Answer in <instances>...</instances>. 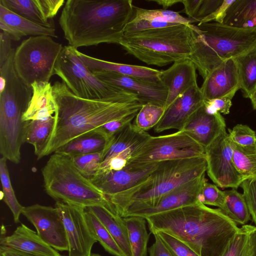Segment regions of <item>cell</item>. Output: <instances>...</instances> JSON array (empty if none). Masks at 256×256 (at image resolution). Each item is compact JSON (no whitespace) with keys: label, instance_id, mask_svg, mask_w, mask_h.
Here are the masks:
<instances>
[{"label":"cell","instance_id":"obj_1","mask_svg":"<svg viewBox=\"0 0 256 256\" xmlns=\"http://www.w3.org/2000/svg\"><path fill=\"white\" fill-rule=\"evenodd\" d=\"M53 94L58 110L54 129L44 156L72 140L112 120L138 112L144 103L130 92L104 99H86L74 94L64 82H56Z\"/></svg>","mask_w":256,"mask_h":256},{"label":"cell","instance_id":"obj_2","mask_svg":"<svg viewBox=\"0 0 256 256\" xmlns=\"http://www.w3.org/2000/svg\"><path fill=\"white\" fill-rule=\"evenodd\" d=\"M145 219L151 233H168L199 256H222L240 228L220 208H210L199 201Z\"/></svg>","mask_w":256,"mask_h":256},{"label":"cell","instance_id":"obj_3","mask_svg":"<svg viewBox=\"0 0 256 256\" xmlns=\"http://www.w3.org/2000/svg\"><path fill=\"white\" fill-rule=\"evenodd\" d=\"M134 11L132 0H68L59 24L68 46L76 48L118 44Z\"/></svg>","mask_w":256,"mask_h":256},{"label":"cell","instance_id":"obj_4","mask_svg":"<svg viewBox=\"0 0 256 256\" xmlns=\"http://www.w3.org/2000/svg\"><path fill=\"white\" fill-rule=\"evenodd\" d=\"M206 167L205 156L160 162L144 182L106 197L116 212L125 218L153 206L164 196L201 176L206 174Z\"/></svg>","mask_w":256,"mask_h":256},{"label":"cell","instance_id":"obj_5","mask_svg":"<svg viewBox=\"0 0 256 256\" xmlns=\"http://www.w3.org/2000/svg\"><path fill=\"white\" fill-rule=\"evenodd\" d=\"M192 24L125 34L119 44L127 52L148 65L163 66L189 59L196 38Z\"/></svg>","mask_w":256,"mask_h":256},{"label":"cell","instance_id":"obj_6","mask_svg":"<svg viewBox=\"0 0 256 256\" xmlns=\"http://www.w3.org/2000/svg\"><path fill=\"white\" fill-rule=\"evenodd\" d=\"M0 73L6 80V88L0 93V153L2 157L18 164L25 142L26 122L22 118L31 100L32 89L18 76L13 58L0 64Z\"/></svg>","mask_w":256,"mask_h":256},{"label":"cell","instance_id":"obj_7","mask_svg":"<svg viewBox=\"0 0 256 256\" xmlns=\"http://www.w3.org/2000/svg\"><path fill=\"white\" fill-rule=\"evenodd\" d=\"M196 38L189 60L204 79L226 60L256 44V30L241 29L216 22L196 26Z\"/></svg>","mask_w":256,"mask_h":256},{"label":"cell","instance_id":"obj_8","mask_svg":"<svg viewBox=\"0 0 256 256\" xmlns=\"http://www.w3.org/2000/svg\"><path fill=\"white\" fill-rule=\"evenodd\" d=\"M42 173L46 194L56 202L83 208L110 204L106 196L78 171L68 156L54 153Z\"/></svg>","mask_w":256,"mask_h":256},{"label":"cell","instance_id":"obj_9","mask_svg":"<svg viewBox=\"0 0 256 256\" xmlns=\"http://www.w3.org/2000/svg\"><path fill=\"white\" fill-rule=\"evenodd\" d=\"M61 44L52 37L33 36L24 40L14 51V66L20 80L32 86L34 82H49L62 51Z\"/></svg>","mask_w":256,"mask_h":256},{"label":"cell","instance_id":"obj_10","mask_svg":"<svg viewBox=\"0 0 256 256\" xmlns=\"http://www.w3.org/2000/svg\"><path fill=\"white\" fill-rule=\"evenodd\" d=\"M77 48L64 46L54 69L58 75L76 96L86 99H104L130 91L102 81L82 62Z\"/></svg>","mask_w":256,"mask_h":256},{"label":"cell","instance_id":"obj_11","mask_svg":"<svg viewBox=\"0 0 256 256\" xmlns=\"http://www.w3.org/2000/svg\"><path fill=\"white\" fill-rule=\"evenodd\" d=\"M200 156H205V148L180 130L168 134L151 136L128 164L142 166Z\"/></svg>","mask_w":256,"mask_h":256},{"label":"cell","instance_id":"obj_12","mask_svg":"<svg viewBox=\"0 0 256 256\" xmlns=\"http://www.w3.org/2000/svg\"><path fill=\"white\" fill-rule=\"evenodd\" d=\"M233 148L226 130L205 148L207 174L222 188H238L244 180L233 162Z\"/></svg>","mask_w":256,"mask_h":256},{"label":"cell","instance_id":"obj_13","mask_svg":"<svg viewBox=\"0 0 256 256\" xmlns=\"http://www.w3.org/2000/svg\"><path fill=\"white\" fill-rule=\"evenodd\" d=\"M22 214L34 225L37 234L46 243L57 250H68L64 226L56 206L39 204L24 206Z\"/></svg>","mask_w":256,"mask_h":256},{"label":"cell","instance_id":"obj_14","mask_svg":"<svg viewBox=\"0 0 256 256\" xmlns=\"http://www.w3.org/2000/svg\"><path fill=\"white\" fill-rule=\"evenodd\" d=\"M56 207L62 217L68 242V256H90L97 242L92 234L84 216L85 208L57 201Z\"/></svg>","mask_w":256,"mask_h":256},{"label":"cell","instance_id":"obj_15","mask_svg":"<svg viewBox=\"0 0 256 256\" xmlns=\"http://www.w3.org/2000/svg\"><path fill=\"white\" fill-rule=\"evenodd\" d=\"M90 71L103 82L137 94L144 104L165 108L168 90L161 81H152L104 70Z\"/></svg>","mask_w":256,"mask_h":256},{"label":"cell","instance_id":"obj_16","mask_svg":"<svg viewBox=\"0 0 256 256\" xmlns=\"http://www.w3.org/2000/svg\"><path fill=\"white\" fill-rule=\"evenodd\" d=\"M157 164L142 166L128 164L120 170L98 172L89 179L106 196L115 194L145 180Z\"/></svg>","mask_w":256,"mask_h":256},{"label":"cell","instance_id":"obj_17","mask_svg":"<svg viewBox=\"0 0 256 256\" xmlns=\"http://www.w3.org/2000/svg\"><path fill=\"white\" fill-rule=\"evenodd\" d=\"M204 100L198 83L194 84L176 98L166 109L158 124L156 132L176 129L180 130L190 117L204 104Z\"/></svg>","mask_w":256,"mask_h":256},{"label":"cell","instance_id":"obj_18","mask_svg":"<svg viewBox=\"0 0 256 256\" xmlns=\"http://www.w3.org/2000/svg\"><path fill=\"white\" fill-rule=\"evenodd\" d=\"M205 176L206 174L180 186L160 198L153 206L133 212L126 217L136 216L146 218L152 215L196 203L203 184L207 180Z\"/></svg>","mask_w":256,"mask_h":256},{"label":"cell","instance_id":"obj_19","mask_svg":"<svg viewBox=\"0 0 256 256\" xmlns=\"http://www.w3.org/2000/svg\"><path fill=\"white\" fill-rule=\"evenodd\" d=\"M200 89L204 100L234 96L240 84L234 58L226 60L212 71L204 79Z\"/></svg>","mask_w":256,"mask_h":256},{"label":"cell","instance_id":"obj_20","mask_svg":"<svg viewBox=\"0 0 256 256\" xmlns=\"http://www.w3.org/2000/svg\"><path fill=\"white\" fill-rule=\"evenodd\" d=\"M226 127L221 114H208L203 105L190 117L182 130L206 148L226 130Z\"/></svg>","mask_w":256,"mask_h":256},{"label":"cell","instance_id":"obj_21","mask_svg":"<svg viewBox=\"0 0 256 256\" xmlns=\"http://www.w3.org/2000/svg\"><path fill=\"white\" fill-rule=\"evenodd\" d=\"M150 135L130 123L108 140L102 151V162L115 156H120L129 162Z\"/></svg>","mask_w":256,"mask_h":256},{"label":"cell","instance_id":"obj_22","mask_svg":"<svg viewBox=\"0 0 256 256\" xmlns=\"http://www.w3.org/2000/svg\"><path fill=\"white\" fill-rule=\"evenodd\" d=\"M196 68L189 59L174 62L166 70H160V80L168 88L165 108L194 84H197Z\"/></svg>","mask_w":256,"mask_h":256},{"label":"cell","instance_id":"obj_23","mask_svg":"<svg viewBox=\"0 0 256 256\" xmlns=\"http://www.w3.org/2000/svg\"><path fill=\"white\" fill-rule=\"evenodd\" d=\"M0 246L34 254L59 256L60 254L46 243L36 232L24 224L18 226L9 236H1Z\"/></svg>","mask_w":256,"mask_h":256},{"label":"cell","instance_id":"obj_24","mask_svg":"<svg viewBox=\"0 0 256 256\" xmlns=\"http://www.w3.org/2000/svg\"><path fill=\"white\" fill-rule=\"evenodd\" d=\"M32 95L22 116L24 122L44 120L55 116L58 106L50 82H34L32 84Z\"/></svg>","mask_w":256,"mask_h":256},{"label":"cell","instance_id":"obj_25","mask_svg":"<svg viewBox=\"0 0 256 256\" xmlns=\"http://www.w3.org/2000/svg\"><path fill=\"white\" fill-rule=\"evenodd\" d=\"M76 54L90 70H104L148 80L160 82V70L144 66L106 61L84 54L78 50Z\"/></svg>","mask_w":256,"mask_h":256},{"label":"cell","instance_id":"obj_26","mask_svg":"<svg viewBox=\"0 0 256 256\" xmlns=\"http://www.w3.org/2000/svg\"><path fill=\"white\" fill-rule=\"evenodd\" d=\"M104 225L124 256H132L128 232L123 218L110 203L106 206H96L86 208Z\"/></svg>","mask_w":256,"mask_h":256},{"label":"cell","instance_id":"obj_27","mask_svg":"<svg viewBox=\"0 0 256 256\" xmlns=\"http://www.w3.org/2000/svg\"><path fill=\"white\" fill-rule=\"evenodd\" d=\"M56 124V116L44 120L26 122L25 142L32 144L38 160L44 156Z\"/></svg>","mask_w":256,"mask_h":256},{"label":"cell","instance_id":"obj_28","mask_svg":"<svg viewBox=\"0 0 256 256\" xmlns=\"http://www.w3.org/2000/svg\"><path fill=\"white\" fill-rule=\"evenodd\" d=\"M107 143L108 140L102 134L93 130L72 140L58 148L54 153L72 157L102 152Z\"/></svg>","mask_w":256,"mask_h":256},{"label":"cell","instance_id":"obj_29","mask_svg":"<svg viewBox=\"0 0 256 256\" xmlns=\"http://www.w3.org/2000/svg\"><path fill=\"white\" fill-rule=\"evenodd\" d=\"M0 21L14 28L23 36L56 37L54 24L44 25L31 21L10 10L0 4Z\"/></svg>","mask_w":256,"mask_h":256},{"label":"cell","instance_id":"obj_30","mask_svg":"<svg viewBox=\"0 0 256 256\" xmlns=\"http://www.w3.org/2000/svg\"><path fill=\"white\" fill-rule=\"evenodd\" d=\"M222 24L238 28L256 30V0H235L228 9Z\"/></svg>","mask_w":256,"mask_h":256},{"label":"cell","instance_id":"obj_31","mask_svg":"<svg viewBox=\"0 0 256 256\" xmlns=\"http://www.w3.org/2000/svg\"><path fill=\"white\" fill-rule=\"evenodd\" d=\"M233 58L243 96L249 98L256 87V44Z\"/></svg>","mask_w":256,"mask_h":256},{"label":"cell","instance_id":"obj_32","mask_svg":"<svg viewBox=\"0 0 256 256\" xmlns=\"http://www.w3.org/2000/svg\"><path fill=\"white\" fill-rule=\"evenodd\" d=\"M128 232L132 256H146L149 234L146 228V220L131 216L123 218Z\"/></svg>","mask_w":256,"mask_h":256},{"label":"cell","instance_id":"obj_33","mask_svg":"<svg viewBox=\"0 0 256 256\" xmlns=\"http://www.w3.org/2000/svg\"><path fill=\"white\" fill-rule=\"evenodd\" d=\"M233 162L244 180L256 179V142L242 146L232 142Z\"/></svg>","mask_w":256,"mask_h":256},{"label":"cell","instance_id":"obj_34","mask_svg":"<svg viewBox=\"0 0 256 256\" xmlns=\"http://www.w3.org/2000/svg\"><path fill=\"white\" fill-rule=\"evenodd\" d=\"M226 202L222 212L236 224H246L250 220L251 216L242 194L235 188L224 190Z\"/></svg>","mask_w":256,"mask_h":256},{"label":"cell","instance_id":"obj_35","mask_svg":"<svg viewBox=\"0 0 256 256\" xmlns=\"http://www.w3.org/2000/svg\"><path fill=\"white\" fill-rule=\"evenodd\" d=\"M84 216L92 234L107 252L114 256H124L104 225L86 208Z\"/></svg>","mask_w":256,"mask_h":256},{"label":"cell","instance_id":"obj_36","mask_svg":"<svg viewBox=\"0 0 256 256\" xmlns=\"http://www.w3.org/2000/svg\"><path fill=\"white\" fill-rule=\"evenodd\" d=\"M6 160L4 157L0 159V177L2 192V198L12 212L14 222L18 223L24 206L20 204L15 195L10 180Z\"/></svg>","mask_w":256,"mask_h":256},{"label":"cell","instance_id":"obj_37","mask_svg":"<svg viewBox=\"0 0 256 256\" xmlns=\"http://www.w3.org/2000/svg\"><path fill=\"white\" fill-rule=\"evenodd\" d=\"M0 4L12 12L44 25L52 24L43 17L37 0H0Z\"/></svg>","mask_w":256,"mask_h":256},{"label":"cell","instance_id":"obj_38","mask_svg":"<svg viewBox=\"0 0 256 256\" xmlns=\"http://www.w3.org/2000/svg\"><path fill=\"white\" fill-rule=\"evenodd\" d=\"M132 19L156 20L174 24H192L190 18H186L178 12L166 9L148 10L134 6V11Z\"/></svg>","mask_w":256,"mask_h":256},{"label":"cell","instance_id":"obj_39","mask_svg":"<svg viewBox=\"0 0 256 256\" xmlns=\"http://www.w3.org/2000/svg\"><path fill=\"white\" fill-rule=\"evenodd\" d=\"M165 110L164 107L144 104L138 112L134 124L140 130L146 132L158 124Z\"/></svg>","mask_w":256,"mask_h":256},{"label":"cell","instance_id":"obj_40","mask_svg":"<svg viewBox=\"0 0 256 256\" xmlns=\"http://www.w3.org/2000/svg\"><path fill=\"white\" fill-rule=\"evenodd\" d=\"M102 152L70 157L78 171L87 178L94 176L99 170L102 160Z\"/></svg>","mask_w":256,"mask_h":256},{"label":"cell","instance_id":"obj_41","mask_svg":"<svg viewBox=\"0 0 256 256\" xmlns=\"http://www.w3.org/2000/svg\"><path fill=\"white\" fill-rule=\"evenodd\" d=\"M224 190H220L218 186L208 182L204 183L198 196V200L205 205L212 206L222 209L226 202Z\"/></svg>","mask_w":256,"mask_h":256},{"label":"cell","instance_id":"obj_42","mask_svg":"<svg viewBox=\"0 0 256 256\" xmlns=\"http://www.w3.org/2000/svg\"><path fill=\"white\" fill-rule=\"evenodd\" d=\"M222 256H248V235L244 226L230 240Z\"/></svg>","mask_w":256,"mask_h":256},{"label":"cell","instance_id":"obj_43","mask_svg":"<svg viewBox=\"0 0 256 256\" xmlns=\"http://www.w3.org/2000/svg\"><path fill=\"white\" fill-rule=\"evenodd\" d=\"M156 234H158L172 256H199L186 244L176 238L163 232Z\"/></svg>","mask_w":256,"mask_h":256},{"label":"cell","instance_id":"obj_44","mask_svg":"<svg viewBox=\"0 0 256 256\" xmlns=\"http://www.w3.org/2000/svg\"><path fill=\"white\" fill-rule=\"evenodd\" d=\"M228 138L234 144L242 146L253 145L256 142V132L247 125L238 124L228 129Z\"/></svg>","mask_w":256,"mask_h":256},{"label":"cell","instance_id":"obj_45","mask_svg":"<svg viewBox=\"0 0 256 256\" xmlns=\"http://www.w3.org/2000/svg\"><path fill=\"white\" fill-rule=\"evenodd\" d=\"M138 112L126 115L119 118L109 122L98 128L94 130L102 134L108 141V140L126 125L132 123V122L135 118Z\"/></svg>","mask_w":256,"mask_h":256},{"label":"cell","instance_id":"obj_46","mask_svg":"<svg viewBox=\"0 0 256 256\" xmlns=\"http://www.w3.org/2000/svg\"><path fill=\"white\" fill-rule=\"evenodd\" d=\"M252 220L256 226V179L244 180L240 186Z\"/></svg>","mask_w":256,"mask_h":256},{"label":"cell","instance_id":"obj_47","mask_svg":"<svg viewBox=\"0 0 256 256\" xmlns=\"http://www.w3.org/2000/svg\"><path fill=\"white\" fill-rule=\"evenodd\" d=\"M177 24H172L156 20H136L131 19L126 26L125 34L138 32L153 28L171 26Z\"/></svg>","mask_w":256,"mask_h":256},{"label":"cell","instance_id":"obj_48","mask_svg":"<svg viewBox=\"0 0 256 256\" xmlns=\"http://www.w3.org/2000/svg\"><path fill=\"white\" fill-rule=\"evenodd\" d=\"M234 95H228L223 97L204 100V106L208 114H214L218 112L224 114L230 113L232 106V99Z\"/></svg>","mask_w":256,"mask_h":256},{"label":"cell","instance_id":"obj_49","mask_svg":"<svg viewBox=\"0 0 256 256\" xmlns=\"http://www.w3.org/2000/svg\"><path fill=\"white\" fill-rule=\"evenodd\" d=\"M42 15L48 22L57 14L64 0H37Z\"/></svg>","mask_w":256,"mask_h":256},{"label":"cell","instance_id":"obj_50","mask_svg":"<svg viewBox=\"0 0 256 256\" xmlns=\"http://www.w3.org/2000/svg\"><path fill=\"white\" fill-rule=\"evenodd\" d=\"M223 2L224 0H202L198 12L191 20V23L200 22L202 18L215 12Z\"/></svg>","mask_w":256,"mask_h":256},{"label":"cell","instance_id":"obj_51","mask_svg":"<svg viewBox=\"0 0 256 256\" xmlns=\"http://www.w3.org/2000/svg\"><path fill=\"white\" fill-rule=\"evenodd\" d=\"M234 0H224L222 4L215 12L202 18L198 23L216 22L222 24L228 9Z\"/></svg>","mask_w":256,"mask_h":256},{"label":"cell","instance_id":"obj_52","mask_svg":"<svg viewBox=\"0 0 256 256\" xmlns=\"http://www.w3.org/2000/svg\"><path fill=\"white\" fill-rule=\"evenodd\" d=\"M153 234L155 241L149 248L150 256H172L158 234Z\"/></svg>","mask_w":256,"mask_h":256},{"label":"cell","instance_id":"obj_53","mask_svg":"<svg viewBox=\"0 0 256 256\" xmlns=\"http://www.w3.org/2000/svg\"><path fill=\"white\" fill-rule=\"evenodd\" d=\"M180 2L184 6V10L182 12L187 14L191 21L197 14L202 0H181Z\"/></svg>","mask_w":256,"mask_h":256},{"label":"cell","instance_id":"obj_54","mask_svg":"<svg viewBox=\"0 0 256 256\" xmlns=\"http://www.w3.org/2000/svg\"><path fill=\"white\" fill-rule=\"evenodd\" d=\"M243 226L248 235V256H256V226Z\"/></svg>","mask_w":256,"mask_h":256},{"label":"cell","instance_id":"obj_55","mask_svg":"<svg viewBox=\"0 0 256 256\" xmlns=\"http://www.w3.org/2000/svg\"><path fill=\"white\" fill-rule=\"evenodd\" d=\"M0 256H50L42 254H28L5 246H0Z\"/></svg>","mask_w":256,"mask_h":256},{"label":"cell","instance_id":"obj_56","mask_svg":"<svg viewBox=\"0 0 256 256\" xmlns=\"http://www.w3.org/2000/svg\"><path fill=\"white\" fill-rule=\"evenodd\" d=\"M0 30L10 35L12 40H19L24 36L22 34L8 25L0 21Z\"/></svg>","mask_w":256,"mask_h":256},{"label":"cell","instance_id":"obj_57","mask_svg":"<svg viewBox=\"0 0 256 256\" xmlns=\"http://www.w3.org/2000/svg\"><path fill=\"white\" fill-rule=\"evenodd\" d=\"M148 2H155L163 7V9H166L172 6L178 2H180L181 0H150Z\"/></svg>","mask_w":256,"mask_h":256},{"label":"cell","instance_id":"obj_58","mask_svg":"<svg viewBox=\"0 0 256 256\" xmlns=\"http://www.w3.org/2000/svg\"><path fill=\"white\" fill-rule=\"evenodd\" d=\"M249 98L254 110H256V87L250 96Z\"/></svg>","mask_w":256,"mask_h":256},{"label":"cell","instance_id":"obj_59","mask_svg":"<svg viewBox=\"0 0 256 256\" xmlns=\"http://www.w3.org/2000/svg\"><path fill=\"white\" fill-rule=\"evenodd\" d=\"M6 86V80L5 78L0 76V93L2 92Z\"/></svg>","mask_w":256,"mask_h":256},{"label":"cell","instance_id":"obj_60","mask_svg":"<svg viewBox=\"0 0 256 256\" xmlns=\"http://www.w3.org/2000/svg\"><path fill=\"white\" fill-rule=\"evenodd\" d=\"M90 256H102L98 254L92 253Z\"/></svg>","mask_w":256,"mask_h":256}]
</instances>
